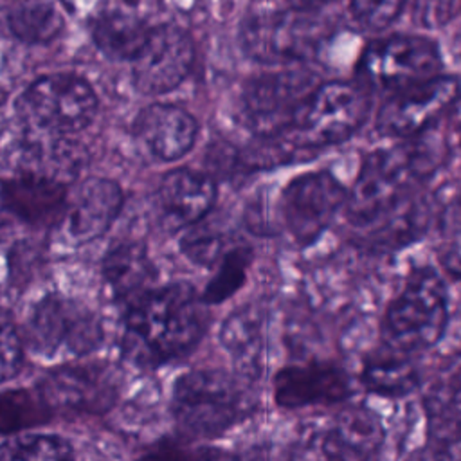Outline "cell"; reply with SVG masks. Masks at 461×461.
Returning <instances> with one entry per match:
<instances>
[{"instance_id": "1", "label": "cell", "mask_w": 461, "mask_h": 461, "mask_svg": "<svg viewBox=\"0 0 461 461\" xmlns=\"http://www.w3.org/2000/svg\"><path fill=\"white\" fill-rule=\"evenodd\" d=\"M205 304L185 283L151 288L126 308L122 355L144 367L187 355L205 333Z\"/></svg>"}, {"instance_id": "2", "label": "cell", "mask_w": 461, "mask_h": 461, "mask_svg": "<svg viewBox=\"0 0 461 461\" xmlns=\"http://www.w3.org/2000/svg\"><path fill=\"white\" fill-rule=\"evenodd\" d=\"M443 148L421 135L366 157L348 189L344 212L357 227H373L403 205L441 164Z\"/></svg>"}, {"instance_id": "3", "label": "cell", "mask_w": 461, "mask_h": 461, "mask_svg": "<svg viewBox=\"0 0 461 461\" xmlns=\"http://www.w3.org/2000/svg\"><path fill=\"white\" fill-rule=\"evenodd\" d=\"M328 32V22L315 9L267 5L243 18L240 43L254 61L290 65L315 56Z\"/></svg>"}, {"instance_id": "4", "label": "cell", "mask_w": 461, "mask_h": 461, "mask_svg": "<svg viewBox=\"0 0 461 461\" xmlns=\"http://www.w3.org/2000/svg\"><path fill=\"white\" fill-rule=\"evenodd\" d=\"M448 297L441 277L429 268L411 274L387 306L382 339L391 351L411 355L434 346L447 326Z\"/></svg>"}, {"instance_id": "5", "label": "cell", "mask_w": 461, "mask_h": 461, "mask_svg": "<svg viewBox=\"0 0 461 461\" xmlns=\"http://www.w3.org/2000/svg\"><path fill=\"white\" fill-rule=\"evenodd\" d=\"M173 416L194 438H216L236 425L249 400L234 378L221 371L196 369L182 375L173 389Z\"/></svg>"}, {"instance_id": "6", "label": "cell", "mask_w": 461, "mask_h": 461, "mask_svg": "<svg viewBox=\"0 0 461 461\" xmlns=\"http://www.w3.org/2000/svg\"><path fill=\"white\" fill-rule=\"evenodd\" d=\"M369 95L346 81L321 83L283 137L297 151H313L349 139L369 113Z\"/></svg>"}, {"instance_id": "7", "label": "cell", "mask_w": 461, "mask_h": 461, "mask_svg": "<svg viewBox=\"0 0 461 461\" xmlns=\"http://www.w3.org/2000/svg\"><path fill=\"white\" fill-rule=\"evenodd\" d=\"M97 110L92 86L74 74H49L31 83L18 99L22 119L40 133L70 135L90 124Z\"/></svg>"}, {"instance_id": "8", "label": "cell", "mask_w": 461, "mask_h": 461, "mask_svg": "<svg viewBox=\"0 0 461 461\" xmlns=\"http://www.w3.org/2000/svg\"><path fill=\"white\" fill-rule=\"evenodd\" d=\"M319 85V77L306 68H283L252 77L241 92L245 124L259 139L286 133Z\"/></svg>"}, {"instance_id": "9", "label": "cell", "mask_w": 461, "mask_h": 461, "mask_svg": "<svg viewBox=\"0 0 461 461\" xmlns=\"http://www.w3.org/2000/svg\"><path fill=\"white\" fill-rule=\"evenodd\" d=\"M438 45L423 36L394 34L369 43L358 61L362 83L375 90L398 92L439 76Z\"/></svg>"}, {"instance_id": "10", "label": "cell", "mask_w": 461, "mask_h": 461, "mask_svg": "<svg viewBox=\"0 0 461 461\" xmlns=\"http://www.w3.org/2000/svg\"><path fill=\"white\" fill-rule=\"evenodd\" d=\"M27 342L45 357L58 353L83 357L103 342V326L85 304L52 294L36 304L27 326Z\"/></svg>"}, {"instance_id": "11", "label": "cell", "mask_w": 461, "mask_h": 461, "mask_svg": "<svg viewBox=\"0 0 461 461\" xmlns=\"http://www.w3.org/2000/svg\"><path fill=\"white\" fill-rule=\"evenodd\" d=\"M38 394L52 414L97 416L115 405L119 380L106 364H65L40 380Z\"/></svg>"}, {"instance_id": "12", "label": "cell", "mask_w": 461, "mask_h": 461, "mask_svg": "<svg viewBox=\"0 0 461 461\" xmlns=\"http://www.w3.org/2000/svg\"><path fill=\"white\" fill-rule=\"evenodd\" d=\"M382 439L375 414L348 407L306 430L299 461H373Z\"/></svg>"}, {"instance_id": "13", "label": "cell", "mask_w": 461, "mask_h": 461, "mask_svg": "<svg viewBox=\"0 0 461 461\" xmlns=\"http://www.w3.org/2000/svg\"><path fill=\"white\" fill-rule=\"evenodd\" d=\"M348 189L328 171H310L285 185L279 212L285 229L297 243H312L344 209Z\"/></svg>"}, {"instance_id": "14", "label": "cell", "mask_w": 461, "mask_h": 461, "mask_svg": "<svg viewBox=\"0 0 461 461\" xmlns=\"http://www.w3.org/2000/svg\"><path fill=\"white\" fill-rule=\"evenodd\" d=\"M459 97L454 77L436 76L423 83L389 94L376 115V130L384 137L412 139L429 130Z\"/></svg>"}, {"instance_id": "15", "label": "cell", "mask_w": 461, "mask_h": 461, "mask_svg": "<svg viewBox=\"0 0 461 461\" xmlns=\"http://www.w3.org/2000/svg\"><path fill=\"white\" fill-rule=\"evenodd\" d=\"M194 47L189 34L176 25L153 27L149 38L131 61L133 83L144 95H160L176 88L191 72Z\"/></svg>"}, {"instance_id": "16", "label": "cell", "mask_w": 461, "mask_h": 461, "mask_svg": "<svg viewBox=\"0 0 461 461\" xmlns=\"http://www.w3.org/2000/svg\"><path fill=\"white\" fill-rule=\"evenodd\" d=\"M348 373L331 362H308L286 366L274 378L277 405L299 409L319 403H337L351 396Z\"/></svg>"}, {"instance_id": "17", "label": "cell", "mask_w": 461, "mask_h": 461, "mask_svg": "<svg viewBox=\"0 0 461 461\" xmlns=\"http://www.w3.org/2000/svg\"><path fill=\"white\" fill-rule=\"evenodd\" d=\"M214 198L216 185L209 175L182 167L162 178L153 205L160 225L175 232L198 223L211 211Z\"/></svg>"}, {"instance_id": "18", "label": "cell", "mask_w": 461, "mask_h": 461, "mask_svg": "<svg viewBox=\"0 0 461 461\" xmlns=\"http://www.w3.org/2000/svg\"><path fill=\"white\" fill-rule=\"evenodd\" d=\"M4 207L31 225H50L67 212V187L50 176L20 171L0 185Z\"/></svg>"}, {"instance_id": "19", "label": "cell", "mask_w": 461, "mask_h": 461, "mask_svg": "<svg viewBox=\"0 0 461 461\" xmlns=\"http://www.w3.org/2000/svg\"><path fill=\"white\" fill-rule=\"evenodd\" d=\"M194 117L175 104H149L135 119V135L158 160H178L196 140Z\"/></svg>"}, {"instance_id": "20", "label": "cell", "mask_w": 461, "mask_h": 461, "mask_svg": "<svg viewBox=\"0 0 461 461\" xmlns=\"http://www.w3.org/2000/svg\"><path fill=\"white\" fill-rule=\"evenodd\" d=\"M124 196L117 182L108 178L85 180L67 205V229L79 241L103 236L121 212Z\"/></svg>"}, {"instance_id": "21", "label": "cell", "mask_w": 461, "mask_h": 461, "mask_svg": "<svg viewBox=\"0 0 461 461\" xmlns=\"http://www.w3.org/2000/svg\"><path fill=\"white\" fill-rule=\"evenodd\" d=\"M103 276L112 295L126 308L148 294L157 277L153 261L140 243H119L103 261Z\"/></svg>"}, {"instance_id": "22", "label": "cell", "mask_w": 461, "mask_h": 461, "mask_svg": "<svg viewBox=\"0 0 461 461\" xmlns=\"http://www.w3.org/2000/svg\"><path fill=\"white\" fill-rule=\"evenodd\" d=\"M151 27L128 11H104L92 27L95 47L110 59L133 61L149 38Z\"/></svg>"}, {"instance_id": "23", "label": "cell", "mask_w": 461, "mask_h": 461, "mask_svg": "<svg viewBox=\"0 0 461 461\" xmlns=\"http://www.w3.org/2000/svg\"><path fill=\"white\" fill-rule=\"evenodd\" d=\"M41 135V139L32 135V139H29L23 144L20 157V171L45 175L63 184L68 182V178H72L81 167L79 148L63 135Z\"/></svg>"}, {"instance_id": "24", "label": "cell", "mask_w": 461, "mask_h": 461, "mask_svg": "<svg viewBox=\"0 0 461 461\" xmlns=\"http://www.w3.org/2000/svg\"><path fill=\"white\" fill-rule=\"evenodd\" d=\"M360 382L369 393L396 398L418 387L420 373L403 353L393 351L391 355H378L366 360L360 371Z\"/></svg>"}, {"instance_id": "25", "label": "cell", "mask_w": 461, "mask_h": 461, "mask_svg": "<svg viewBox=\"0 0 461 461\" xmlns=\"http://www.w3.org/2000/svg\"><path fill=\"white\" fill-rule=\"evenodd\" d=\"M63 14L50 0H18L7 13L11 32L25 43H47L63 29Z\"/></svg>"}, {"instance_id": "26", "label": "cell", "mask_w": 461, "mask_h": 461, "mask_svg": "<svg viewBox=\"0 0 461 461\" xmlns=\"http://www.w3.org/2000/svg\"><path fill=\"white\" fill-rule=\"evenodd\" d=\"M52 411L41 396L29 389H7L0 393V432L20 434L43 425L50 420Z\"/></svg>"}, {"instance_id": "27", "label": "cell", "mask_w": 461, "mask_h": 461, "mask_svg": "<svg viewBox=\"0 0 461 461\" xmlns=\"http://www.w3.org/2000/svg\"><path fill=\"white\" fill-rule=\"evenodd\" d=\"M425 407L430 418L461 416V353L447 358L425 391Z\"/></svg>"}, {"instance_id": "28", "label": "cell", "mask_w": 461, "mask_h": 461, "mask_svg": "<svg viewBox=\"0 0 461 461\" xmlns=\"http://www.w3.org/2000/svg\"><path fill=\"white\" fill-rule=\"evenodd\" d=\"M0 461H74V452L59 436L14 434L0 445Z\"/></svg>"}, {"instance_id": "29", "label": "cell", "mask_w": 461, "mask_h": 461, "mask_svg": "<svg viewBox=\"0 0 461 461\" xmlns=\"http://www.w3.org/2000/svg\"><path fill=\"white\" fill-rule=\"evenodd\" d=\"M250 263V250L238 247L229 250L221 259L216 274L205 286L202 299L207 304H218L229 299L236 290L241 288L247 276V267Z\"/></svg>"}, {"instance_id": "30", "label": "cell", "mask_w": 461, "mask_h": 461, "mask_svg": "<svg viewBox=\"0 0 461 461\" xmlns=\"http://www.w3.org/2000/svg\"><path fill=\"white\" fill-rule=\"evenodd\" d=\"M182 252L196 265L212 267L223 258V238L207 223H194L180 241Z\"/></svg>"}, {"instance_id": "31", "label": "cell", "mask_w": 461, "mask_h": 461, "mask_svg": "<svg viewBox=\"0 0 461 461\" xmlns=\"http://www.w3.org/2000/svg\"><path fill=\"white\" fill-rule=\"evenodd\" d=\"M256 324L249 313H234L221 328V342L241 366H250L256 357Z\"/></svg>"}, {"instance_id": "32", "label": "cell", "mask_w": 461, "mask_h": 461, "mask_svg": "<svg viewBox=\"0 0 461 461\" xmlns=\"http://www.w3.org/2000/svg\"><path fill=\"white\" fill-rule=\"evenodd\" d=\"M429 457L432 461H461V416L434 420Z\"/></svg>"}, {"instance_id": "33", "label": "cell", "mask_w": 461, "mask_h": 461, "mask_svg": "<svg viewBox=\"0 0 461 461\" xmlns=\"http://www.w3.org/2000/svg\"><path fill=\"white\" fill-rule=\"evenodd\" d=\"M407 0H349L355 20L369 31H382L403 11Z\"/></svg>"}, {"instance_id": "34", "label": "cell", "mask_w": 461, "mask_h": 461, "mask_svg": "<svg viewBox=\"0 0 461 461\" xmlns=\"http://www.w3.org/2000/svg\"><path fill=\"white\" fill-rule=\"evenodd\" d=\"M23 362L22 337L11 317L0 312V382H5L20 371Z\"/></svg>"}, {"instance_id": "35", "label": "cell", "mask_w": 461, "mask_h": 461, "mask_svg": "<svg viewBox=\"0 0 461 461\" xmlns=\"http://www.w3.org/2000/svg\"><path fill=\"white\" fill-rule=\"evenodd\" d=\"M135 461H205V448L194 450L173 439H160Z\"/></svg>"}, {"instance_id": "36", "label": "cell", "mask_w": 461, "mask_h": 461, "mask_svg": "<svg viewBox=\"0 0 461 461\" xmlns=\"http://www.w3.org/2000/svg\"><path fill=\"white\" fill-rule=\"evenodd\" d=\"M461 0H412V14L418 23L423 25H439L450 20Z\"/></svg>"}, {"instance_id": "37", "label": "cell", "mask_w": 461, "mask_h": 461, "mask_svg": "<svg viewBox=\"0 0 461 461\" xmlns=\"http://www.w3.org/2000/svg\"><path fill=\"white\" fill-rule=\"evenodd\" d=\"M441 263L454 279L461 281V234L447 243L441 252Z\"/></svg>"}, {"instance_id": "38", "label": "cell", "mask_w": 461, "mask_h": 461, "mask_svg": "<svg viewBox=\"0 0 461 461\" xmlns=\"http://www.w3.org/2000/svg\"><path fill=\"white\" fill-rule=\"evenodd\" d=\"M324 2H328V0H288L290 5L303 7V9H315L317 5L324 4Z\"/></svg>"}, {"instance_id": "39", "label": "cell", "mask_w": 461, "mask_h": 461, "mask_svg": "<svg viewBox=\"0 0 461 461\" xmlns=\"http://www.w3.org/2000/svg\"><path fill=\"white\" fill-rule=\"evenodd\" d=\"M459 146H461V126H459Z\"/></svg>"}]
</instances>
